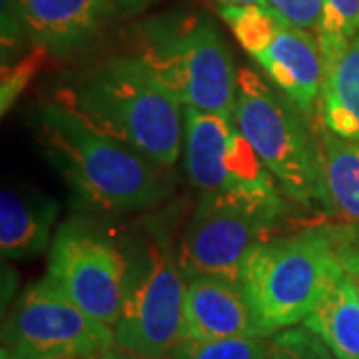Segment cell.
<instances>
[{
	"mask_svg": "<svg viewBox=\"0 0 359 359\" xmlns=\"http://www.w3.org/2000/svg\"><path fill=\"white\" fill-rule=\"evenodd\" d=\"M36 124L46 154L84 204L126 214L154 208L172 194L168 168L92 126L68 104L42 106Z\"/></svg>",
	"mask_w": 359,
	"mask_h": 359,
	"instance_id": "1",
	"label": "cell"
},
{
	"mask_svg": "<svg viewBox=\"0 0 359 359\" xmlns=\"http://www.w3.org/2000/svg\"><path fill=\"white\" fill-rule=\"evenodd\" d=\"M92 126L172 168L184 148V104L138 56H118L80 78L68 104Z\"/></svg>",
	"mask_w": 359,
	"mask_h": 359,
	"instance_id": "2",
	"label": "cell"
},
{
	"mask_svg": "<svg viewBox=\"0 0 359 359\" xmlns=\"http://www.w3.org/2000/svg\"><path fill=\"white\" fill-rule=\"evenodd\" d=\"M136 56L186 108L233 116L240 72L212 18L198 13L156 16L138 30Z\"/></svg>",
	"mask_w": 359,
	"mask_h": 359,
	"instance_id": "3",
	"label": "cell"
},
{
	"mask_svg": "<svg viewBox=\"0 0 359 359\" xmlns=\"http://www.w3.org/2000/svg\"><path fill=\"white\" fill-rule=\"evenodd\" d=\"M308 118L271 82L240 70L233 122L282 192L302 205L330 202L320 136Z\"/></svg>",
	"mask_w": 359,
	"mask_h": 359,
	"instance_id": "4",
	"label": "cell"
},
{
	"mask_svg": "<svg viewBox=\"0 0 359 359\" xmlns=\"http://www.w3.org/2000/svg\"><path fill=\"white\" fill-rule=\"evenodd\" d=\"M337 266V238L308 230L266 240L248 257L240 285L266 337L304 323Z\"/></svg>",
	"mask_w": 359,
	"mask_h": 359,
	"instance_id": "5",
	"label": "cell"
},
{
	"mask_svg": "<svg viewBox=\"0 0 359 359\" xmlns=\"http://www.w3.org/2000/svg\"><path fill=\"white\" fill-rule=\"evenodd\" d=\"M124 252L128 257L126 297L114 325V344L152 359H170L186 337L184 306L188 280L176 252L154 230L132 233Z\"/></svg>",
	"mask_w": 359,
	"mask_h": 359,
	"instance_id": "6",
	"label": "cell"
},
{
	"mask_svg": "<svg viewBox=\"0 0 359 359\" xmlns=\"http://www.w3.org/2000/svg\"><path fill=\"white\" fill-rule=\"evenodd\" d=\"M278 188L202 194L176 250L186 280L212 276L240 283L242 269L282 218Z\"/></svg>",
	"mask_w": 359,
	"mask_h": 359,
	"instance_id": "7",
	"label": "cell"
},
{
	"mask_svg": "<svg viewBox=\"0 0 359 359\" xmlns=\"http://www.w3.org/2000/svg\"><path fill=\"white\" fill-rule=\"evenodd\" d=\"M114 346L112 327L42 278L16 299L4 323L2 353L11 359H98Z\"/></svg>",
	"mask_w": 359,
	"mask_h": 359,
	"instance_id": "8",
	"label": "cell"
},
{
	"mask_svg": "<svg viewBox=\"0 0 359 359\" xmlns=\"http://www.w3.org/2000/svg\"><path fill=\"white\" fill-rule=\"evenodd\" d=\"M219 16L233 39L268 80L280 88L306 116L320 102L325 66L313 32L283 20L269 6H219Z\"/></svg>",
	"mask_w": 359,
	"mask_h": 359,
	"instance_id": "9",
	"label": "cell"
},
{
	"mask_svg": "<svg viewBox=\"0 0 359 359\" xmlns=\"http://www.w3.org/2000/svg\"><path fill=\"white\" fill-rule=\"evenodd\" d=\"M46 278L90 318L114 330L126 297L124 245L82 219H68L54 233Z\"/></svg>",
	"mask_w": 359,
	"mask_h": 359,
	"instance_id": "10",
	"label": "cell"
},
{
	"mask_svg": "<svg viewBox=\"0 0 359 359\" xmlns=\"http://www.w3.org/2000/svg\"><path fill=\"white\" fill-rule=\"evenodd\" d=\"M184 168L202 194L257 192L278 188L248 144L233 116L184 106Z\"/></svg>",
	"mask_w": 359,
	"mask_h": 359,
	"instance_id": "11",
	"label": "cell"
},
{
	"mask_svg": "<svg viewBox=\"0 0 359 359\" xmlns=\"http://www.w3.org/2000/svg\"><path fill=\"white\" fill-rule=\"evenodd\" d=\"M8 6L34 46L54 56L84 48L116 14L106 0H8Z\"/></svg>",
	"mask_w": 359,
	"mask_h": 359,
	"instance_id": "12",
	"label": "cell"
},
{
	"mask_svg": "<svg viewBox=\"0 0 359 359\" xmlns=\"http://www.w3.org/2000/svg\"><path fill=\"white\" fill-rule=\"evenodd\" d=\"M184 330L188 339H226V337H266L238 282L198 276L188 280Z\"/></svg>",
	"mask_w": 359,
	"mask_h": 359,
	"instance_id": "13",
	"label": "cell"
},
{
	"mask_svg": "<svg viewBox=\"0 0 359 359\" xmlns=\"http://www.w3.org/2000/svg\"><path fill=\"white\" fill-rule=\"evenodd\" d=\"M60 205L32 188H2L0 200V252L4 259H28L52 244Z\"/></svg>",
	"mask_w": 359,
	"mask_h": 359,
	"instance_id": "14",
	"label": "cell"
},
{
	"mask_svg": "<svg viewBox=\"0 0 359 359\" xmlns=\"http://www.w3.org/2000/svg\"><path fill=\"white\" fill-rule=\"evenodd\" d=\"M304 325L320 335L337 359H359V302L339 264Z\"/></svg>",
	"mask_w": 359,
	"mask_h": 359,
	"instance_id": "15",
	"label": "cell"
},
{
	"mask_svg": "<svg viewBox=\"0 0 359 359\" xmlns=\"http://www.w3.org/2000/svg\"><path fill=\"white\" fill-rule=\"evenodd\" d=\"M318 110L323 128L339 138L359 142V34L325 72Z\"/></svg>",
	"mask_w": 359,
	"mask_h": 359,
	"instance_id": "16",
	"label": "cell"
},
{
	"mask_svg": "<svg viewBox=\"0 0 359 359\" xmlns=\"http://www.w3.org/2000/svg\"><path fill=\"white\" fill-rule=\"evenodd\" d=\"M320 142L330 202L344 218L359 222V142L339 138L323 126Z\"/></svg>",
	"mask_w": 359,
	"mask_h": 359,
	"instance_id": "17",
	"label": "cell"
},
{
	"mask_svg": "<svg viewBox=\"0 0 359 359\" xmlns=\"http://www.w3.org/2000/svg\"><path fill=\"white\" fill-rule=\"evenodd\" d=\"M359 34V0H323L316 39L325 72L339 60L347 44Z\"/></svg>",
	"mask_w": 359,
	"mask_h": 359,
	"instance_id": "18",
	"label": "cell"
},
{
	"mask_svg": "<svg viewBox=\"0 0 359 359\" xmlns=\"http://www.w3.org/2000/svg\"><path fill=\"white\" fill-rule=\"evenodd\" d=\"M268 337H226V339H188L184 337L170 359H264L268 351Z\"/></svg>",
	"mask_w": 359,
	"mask_h": 359,
	"instance_id": "19",
	"label": "cell"
},
{
	"mask_svg": "<svg viewBox=\"0 0 359 359\" xmlns=\"http://www.w3.org/2000/svg\"><path fill=\"white\" fill-rule=\"evenodd\" d=\"M264 359H337L320 335L306 325L287 327L271 335Z\"/></svg>",
	"mask_w": 359,
	"mask_h": 359,
	"instance_id": "20",
	"label": "cell"
},
{
	"mask_svg": "<svg viewBox=\"0 0 359 359\" xmlns=\"http://www.w3.org/2000/svg\"><path fill=\"white\" fill-rule=\"evenodd\" d=\"M268 6L290 25L316 34L320 26L323 0H268Z\"/></svg>",
	"mask_w": 359,
	"mask_h": 359,
	"instance_id": "21",
	"label": "cell"
},
{
	"mask_svg": "<svg viewBox=\"0 0 359 359\" xmlns=\"http://www.w3.org/2000/svg\"><path fill=\"white\" fill-rule=\"evenodd\" d=\"M42 54H46V52L39 48L34 56L22 58L20 62L8 66V68L4 66V70H2V112H6V108L13 106L18 94L26 88L30 78L34 76V72L39 70V56Z\"/></svg>",
	"mask_w": 359,
	"mask_h": 359,
	"instance_id": "22",
	"label": "cell"
},
{
	"mask_svg": "<svg viewBox=\"0 0 359 359\" xmlns=\"http://www.w3.org/2000/svg\"><path fill=\"white\" fill-rule=\"evenodd\" d=\"M337 264L346 273L359 302V248H353L337 238Z\"/></svg>",
	"mask_w": 359,
	"mask_h": 359,
	"instance_id": "23",
	"label": "cell"
},
{
	"mask_svg": "<svg viewBox=\"0 0 359 359\" xmlns=\"http://www.w3.org/2000/svg\"><path fill=\"white\" fill-rule=\"evenodd\" d=\"M112 8L116 11V14L120 13H134V11H138L142 8L144 4H148V2H152V0H106Z\"/></svg>",
	"mask_w": 359,
	"mask_h": 359,
	"instance_id": "24",
	"label": "cell"
},
{
	"mask_svg": "<svg viewBox=\"0 0 359 359\" xmlns=\"http://www.w3.org/2000/svg\"><path fill=\"white\" fill-rule=\"evenodd\" d=\"M98 359H152L146 358V355H140V353H134V351H128V349H122V347H110L108 351H104L102 355Z\"/></svg>",
	"mask_w": 359,
	"mask_h": 359,
	"instance_id": "25",
	"label": "cell"
},
{
	"mask_svg": "<svg viewBox=\"0 0 359 359\" xmlns=\"http://www.w3.org/2000/svg\"><path fill=\"white\" fill-rule=\"evenodd\" d=\"M219 6H252V4H259V6H268V0H216Z\"/></svg>",
	"mask_w": 359,
	"mask_h": 359,
	"instance_id": "26",
	"label": "cell"
},
{
	"mask_svg": "<svg viewBox=\"0 0 359 359\" xmlns=\"http://www.w3.org/2000/svg\"><path fill=\"white\" fill-rule=\"evenodd\" d=\"M2 359H11V358H8V355H6V353H2Z\"/></svg>",
	"mask_w": 359,
	"mask_h": 359,
	"instance_id": "27",
	"label": "cell"
}]
</instances>
